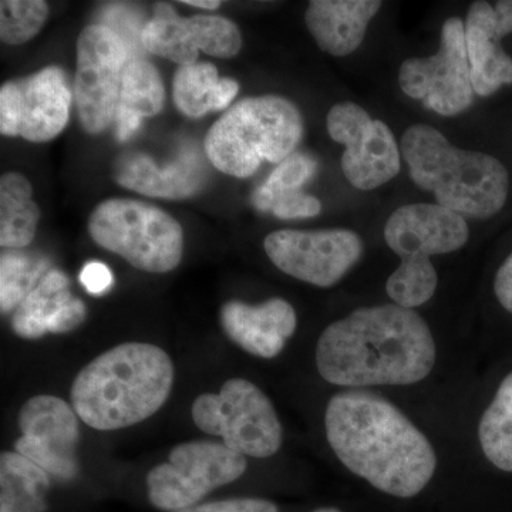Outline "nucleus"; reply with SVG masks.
<instances>
[{
  "label": "nucleus",
  "instance_id": "f257e3e1",
  "mask_svg": "<svg viewBox=\"0 0 512 512\" xmlns=\"http://www.w3.org/2000/svg\"><path fill=\"white\" fill-rule=\"evenodd\" d=\"M329 447L346 470L380 493L413 498L436 476L429 437L402 409L369 390H343L325 410Z\"/></svg>",
  "mask_w": 512,
  "mask_h": 512
},
{
  "label": "nucleus",
  "instance_id": "f03ea898",
  "mask_svg": "<svg viewBox=\"0 0 512 512\" xmlns=\"http://www.w3.org/2000/svg\"><path fill=\"white\" fill-rule=\"evenodd\" d=\"M437 357L429 323L394 303L365 306L330 323L315 349L320 377L345 390L412 386L431 375Z\"/></svg>",
  "mask_w": 512,
  "mask_h": 512
},
{
  "label": "nucleus",
  "instance_id": "7ed1b4c3",
  "mask_svg": "<svg viewBox=\"0 0 512 512\" xmlns=\"http://www.w3.org/2000/svg\"><path fill=\"white\" fill-rule=\"evenodd\" d=\"M174 363L148 343H123L101 353L76 376L72 407L87 426L126 429L157 413L170 396Z\"/></svg>",
  "mask_w": 512,
  "mask_h": 512
},
{
  "label": "nucleus",
  "instance_id": "20e7f679",
  "mask_svg": "<svg viewBox=\"0 0 512 512\" xmlns=\"http://www.w3.org/2000/svg\"><path fill=\"white\" fill-rule=\"evenodd\" d=\"M400 151L413 183L433 192L441 207L474 220H487L503 210L510 175L497 158L460 150L427 124L407 128Z\"/></svg>",
  "mask_w": 512,
  "mask_h": 512
},
{
  "label": "nucleus",
  "instance_id": "39448f33",
  "mask_svg": "<svg viewBox=\"0 0 512 512\" xmlns=\"http://www.w3.org/2000/svg\"><path fill=\"white\" fill-rule=\"evenodd\" d=\"M302 134V114L292 101L249 97L215 121L205 138V153L222 173L248 178L264 161L281 164L291 157Z\"/></svg>",
  "mask_w": 512,
  "mask_h": 512
},
{
  "label": "nucleus",
  "instance_id": "423d86ee",
  "mask_svg": "<svg viewBox=\"0 0 512 512\" xmlns=\"http://www.w3.org/2000/svg\"><path fill=\"white\" fill-rule=\"evenodd\" d=\"M468 238L466 218L439 204L419 202L397 208L384 227L387 247L402 259L386 282L394 305L416 309L429 302L439 286L431 256L456 252Z\"/></svg>",
  "mask_w": 512,
  "mask_h": 512
},
{
  "label": "nucleus",
  "instance_id": "0eeeda50",
  "mask_svg": "<svg viewBox=\"0 0 512 512\" xmlns=\"http://www.w3.org/2000/svg\"><path fill=\"white\" fill-rule=\"evenodd\" d=\"M89 232L99 247L150 274L173 271L183 258V228L148 202L130 198L101 202L90 215Z\"/></svg>",
  "mask_w": 512,
  "mask_h": 512
},
{
  "label": "nucleus",
  "instance_id": "6e6552de",
  "mask_svg": "<svg viewBox=\"0 0 512 512\" xmlns=\"http://www.w3.org/2000/svg\"><path fill=\"white\" fill-rule=\"evenodd\" d=\"M191 416L198 429L221 437L222 444L245 457L275 456L284 441L274 404L258 386L239 377L222 384L220 393L198 396Z\"/></svg>",
  "mask_w": 512,
  "mask_h": 512
},
{
  "label": "nucleus",
  "instance_id": "1a4fd4ad",
  "mask_svg": "<svg viewBox=\"0 0 512 512\" xmlns=\"http://www.w3.org/2000/svg\"><path fill=\"white\" fill-rule=\"evenodd\" d=\"M248 468L245 456L214 441H188L147 476L148 498L158 510L183 511L205 495L234 483Z\"/></svg>",
  "mask_w": 512,
  "mask_h": 512
},
{
  "label": "nucleus",
  "instance_id": "9d476101",
  "mask_svg": "<svg viewBox=\"0 0 512 512\" xmlns=\"http://www.w3.org/2000/svg\"><path fill=\"white\" fill-rule=\"evenodd\" d=\"M127 47L109 26L90 25L77 39L74 101L86 133L100 134L116 120Z\"/></svg>",
  "mask_w": 512,
  "mask_h": 512
},
{
  "label": "nucleus",
  "instance_id": "9b49d317",
  "mask_svg": "<svg viewBox=\"0 0 512 512\" xmlns=\"http://www.w3.org/2000/svg\"><path fill=\"white\" fill-rule=\"evenodd\" d=\"M400 89L426 109L451 117L463 113L474 101V87L466 47V26L450 18L441 29L439 52L426 59L403 62Z\"/></svg>",
  "mask_w": 512,
  "mask_h": 512
},
{
  "label": "nucleus",
  "instance_id": "f8f14e48",
  "mask_svg": "<svg viewBox=\"0 0 512 512\" xmlns=\"http://www.w3.org/2000/svg\"><path fill=\"white\" fill-rule=\"evenodd\" d=\"M264 248L279 271L318 288L339 284L363 255L362 238L349 229H282L265 238Z\"/></svg>",
  "mask_w": 512,
  "mask_h": 512
},
{
  "label": "nucleus",
  "instance_id": "ddd939ff",
  "mask_svg": "<svg viewBox=\"0 0 512 512\" xmlns=\"http://www.w3.org/2000/svg\"><path fill=\"white\" fill-rule=\"evenodd\" d=\"M329 136L346 147L342 170L357 190L372 191L397 177L402 151L392 130L352 101L336 104L326 119Z\"/></svg>",
  "mask_w": 512,
  "mask_h": 512
},
{
  "label": "nucleus",
  "instance_id": "4468645a",
  "mask_svg": "<svg viewBox=\"0 0 512 512\" xmlns=\"http://www.w3.org/2000/svg\"><path fill=\"white\" fill-rule=\"evenodd\" d=\"M70 104L66 74L57 66L5 83L0 89V133L46 143L66 127Z\"/></svg>",
  "mask_w": 512,
  "mask_h": 512
},
{
  "label": "nucleus",
  "instance_id": "2eb2a0df",
  "mask_svg": "<svg viewBox=\"0 0 512 512\" xmlns=\"http://www.w3.org/2000/svg\"><path fill=\"white\" fill-rule=\"evenodd\" d=\"M73 407L56 396L39 394L19 412L20 437L16 453L29 458L49 476L69 481L79 471L76 457L79 420Z\"/></svg>",
  "mask_w": 512,
  "mask_h": 512
},
{
  "label": "nucleus",
  "instance_id": "dca6fc26",
  "mask_svg": "<svg viewBox=\"0 0 512 512\" xmlns=\"http://www.w3.org/2000/svg\"><path fill=\"white\" fill-rule=\"evenodd\" d=\"M464 26L474 93L488 97L512 84V57L501 47L512 33V0L474 2Z\"/></svg>",
  "mask_w": 512,
  "mask_h": 512
},
{
  "label": "nucleus",
  "instance_id": "f3484780",
  "mask_svg": "<svg viewBox=\"0 0 512 512\" xmlns=\"http://www.w3.org/2000/svg\"><path fill=\"white\" fill-rule=\"evenodd\" d=\"M220 319L222 330L235 345L261 359L281 355L298 326L295 309L281 298L259 305L229 301L222 306Z\"/></svg>",
  "mask_w": 512,
  "mask_h": 512
},
{
  "label": "nucleus",
  "instance_id": "a211bd4d",
  "mask_svg": "<svg viewBox=\"0 0 512 512\" xmlns=\"http://www.w3.org/2000/svg\"><path fill=\"white\" fill-rule=\"evenodd\" d=\"M86 316V305L69 291L67 276L50 269L13 313L12 328L19 338L39 339L79 328Z\"/></svg>",
  "mask_w": 512,
  "mask_h": 512
},
{
  "label": "nucleus",
  "instance_id": "6ab92c4d",
  "mask_svg": "<svg viewBox=\"0 0 512 512\" xmlns=\"http://www.w3.org/2000/svg\"><path fill=\"white\" fill-rule=\"evenodd\" d=\"M380 8L379 0H313L305 22L323 52L349 56L362 45L367 26Z\"/></svg>",
  "mask_w": 512,
  "mask_h": 512
},
{
  "label": "nucleus",
  "instance_id": "aec40b11",
  "mask_svg": "<svg viewBox=\"0 0 512 512\" xmlns=\"http://www.w3.org/2000/svg\"><path fill=\"white\" fill-rule=\"evenodd\" d=\"M204 178L201 161L194 153L185 154L165 168H158L141 153L124 154L114 165L117 183L147 197L183 200L200 191Z\"/></svg>",
  "mask_w": 512,
  "mask_h": 512
},
{
  "label": "nucleus",
  "instance_id": "412c9836",
  "mask_svg": "<svg viewBox=\"0 0 512 512\" xmlns=\"http://www.w3.org/2000/svg\"><path fill=\"white\" fill-rule=\"evenodd\" d=\"M164 99V84L156 67L143 59L128 62L121 79L116 114L119 140H128L140 128L143 119L160 113Z\"/></svg>",
  "mask_w": 512,
  "mask_h": 512
},
{
  "label": "nucleus",
  "instance_id": "4be33fe9",
  "mask_svg": "<svg viewBox=\"0 0 512 512\" xmlns=\"http://www.w3.org/2000/svg\"><path fill=\"white\" fill-rule=\"evenodd\" d=\"M50 478L37 464L13 451L0 456V512H45Z\"/></svg>",
  "mask_w": 512,
  "mask_h": 512
},
{
  "label": "nucleus",
  "instance_id": "5701e85b",
  "mask_svg": "<svg viewBox=\"0 0 512 512\" xmlns=\"http://www.w3.org/2000/svg\"><path fill=\"white\" fill-rule=\"evenodd\" d=\"M32 194V184L25 175L8 173L0 178V245L3 248H25L35 238L40 210Z\"/></svg>",
  "mask_w": 512,
  "mask_h": 512
},
{
  "label": "nucleus",
  "instance_id": "b1692460",
  "mask_svg": "<svg viewBox=\"0 0 512 512\" xmlns=\"http://www.w3.org/2000/svg\"><path fill=\"white\" fill-rule=\"evenodd\" d=\"M141 45L151 55L187 66L197 63L198 50L188 18H181L170 5H158L153 19L141 30Z\"/></svg>",
  "mask_w": 512,
  "mask_h": 512
},
{
  "label": "nucleus",
  "instance_id": "393cba45",
  "mask_svg": "<svg viewBox=\"0 0 512 512\" xmlns=\"http://www.w3.org/2000/svg\"><path fill=\"white\" fill-rule=\"evenodd\" d=\"M478 443L495 468L512 473V372L504 377L481 416Z\"/></svg>",
  "mask_w": 512,
  "mask_h": 512
},
{
  "label": "nucleus",
  "instance_id": "a878e982",
  "mask_svg": "<svg viewBox=\"0 0 512 512\" xmlns=\"http://www.w3.org/2000/svg\"><path fill=\"white\" fill-rule=\"evenodd\" d=\"M220 83L214 64L197 62L178 67L174 76L175 106L190 119L220 111Z\"/></svg>",
  "mask_w": 512,
  "mask_h": 512
},
{
  "label": "nucleus",
  "instance_id": "bb28decb",
  "mask_svg": "<svg viewBox=\"0 0 512 512\" xmlns=\"http://www.w3.org/2000/svg\"><path fill=\"white\" fill-rule=\"evenodd\" d=\"M49 262L40 256L10 251L0 259V308L2 313L18 309L43 276L50 271Z\"/></svg>",
  "mask_w": 512,
  "mask_h": 512
},
{
  "label": "nucleus",
  "instance_id": "cd10ccee",
  "mask_svg": "<svg viewBox=\"0 0 512 512\" xmlns=\"http://www.w3.org/2000/svg\"><path fill=\"white\" fill-rule=\"evenodd\" d=\"M49 16L43 0H3L0 2V37L6 45L29 42L40 32Z\"/></svg>",
  "mask_w": 512,
  "mask_h": 512
},
{
  "label": "nucleus",
  "instance_id": "c85d7f7f",
  "mask_svg": "<svg viewBox=\"0 0 512 512\" xmlns=\"http://www.w3.org/2000/svg\"><path fill=\"white\" fill-rule=\"evenodd\" d=\"M252 204L255 205L256 210L272 212L281 220L312 218L322 211V204L318 198L305 194L301 190L268 194L258 188L252 195Z\"/></svg>",
  "mask_w": 512,
  "mask_h": 512
},
{
  "label": "nucleus",
  "instance_id": "c756f323",
  "mask_svg": "<svg viewBox=\"0 0 512 512\" xmlns=\"http://www.w3.org/2000/svg\"><path fill=\"white\" fill-rule=\"evenodd\" d=\"M316 170H318V163L315 158L309 154H292L272 171L271 177L259 187V190L268 194L301 190L303 185L316 174Z\"/></svg>",
  "mask_w": 512,
  "mask_h": 512
},
{
  "label": "nucleus",
  "instance_id": "7c9ffc66",
  "mask_svg": "<svg viewBox=\"0 0 512 512\" xmlns=\"http://www.w3.org/2000/svg\"><path fill=\"white\" fill-rule=\"evenodd\" d=\"M178 512H279L278 505L262 498H232L187 508Z\"/></svg>",
  "mask_w": 512,
  "mask_h": 512
},
{
  "label": "nucleus",
  "instance_id": "2f4dec72",
  "mask_svg": "<svg viewBox=\"0 0 512 512\" xmlns=\"http://www.w3.org/2000/svg\"><path fill=\"white\" fill-rule=\"evenodd\" d=\"M80 282L93 295H100L110 289L113 284V275H111L110 269L101 262H89L80 274Z\"/></svg>",
  "mask_w": 512,
  "mask_h": 512
},
{
  "label": "nucleus",
  "instance_id": "473e14b6",
  "mask_svg": "<svg viewBox=\"0 0 512 512\" xmlns=\"http://www.w3.org/2000/svg\"><path fill=\"white\" fill-rule=\"evenodd\" d=\"M494 293L505 311L512 313V252L495 274Z\"/></svg>",
  "mask_w": 512,
  "mask_h": 512
},
{
  "label": "nucleus",
  "instance_id": "72a5a7b5",
  "mask_svg": "<svg viewBox=\"0 0 512 512\" xmlns=\"http://www.w3.org/2000/svg\"><path fill=\"white\" fill-rule=\"evenodd\" d=\"M185 5L201 9H218L221 6L220 0H184Z\"/></svg>",
  "mask_w": 512,
  "mask_h": 512
},
{
  "label": "nucleus",
  "instance_id": "f704fd0d",
  "mask_svg": "<svg viewBox=\"0 0 512 512\" xmlns=\"http://www.w3.org/2000/svg\"><path fill=\"white\" fill-rule=\"evenodd\" d=\"M312 512H342L339 510V508L335 507H325V508H319V510H315Z\"/></svg>",
  "mask_w": 512,
  "mask_h": 512
}]
</instances>
